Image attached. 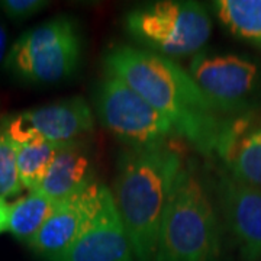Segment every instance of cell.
<instances>
[{"label": "cell", "instance_id": "obj_1", "mask_svg": "<svg viewBox=\"0 0 261 261\" xmlns=\"http://www.w3.org/2000/svg\"><path fill=\"white\" fill-rule=\"evenodd\" d=\"M105 74L121 79L167 118L174 134L203 154L226 157L243 132V121L219 113L180 64L171 58L128 45L103 56Z\"/></svg>", "mask_w": 261, "mask_h": 261}, {"label": "cell", "instance_id": "obj_9", "mask_svg": "<svg viewBox=\"0 0 261 261\" xmlns=\"http://www.w3.org/2000/svg\"><path fill=\"white\" fill-rule=\"evenodd\" d=\"M109 193V187L94 181L86 190L61 202L29 241V248L47 260L65 251L92 226Z\"/></svg>", "mask_w": 261, "mask_h": 261}, {"label": "cell", "instance_id": "obj_16", "mask_svg": "<svg viewBox=\"0 0 261 261\" xmlns=\"http://www.w3.org/2000/svg\"><path fill=\"white\" fill-rule=\"evenodd\" d=\"M58 147L60 145L47 141H31L25 144H16L19 178L23 189L32 192L39 187L56 157Z\"/></svg>", "mask_w": 261, "mask_h": 261}, {"label": "cell", "instance_id": "obj_18", "mask_svg": "<svg viewBox=\"0 0 261 261\" xmlns=\"http://www.w3.org/2000/svg\"><path fill=\"white\" fill-rule=\"evenodd\" d=\"M49 5L45 0H0V9L12 20H27Z\"/></svg>", "mask_w": 261, "mask_h": 261}, {"label": "cell", "instance_id": "obj_3", "mask_svg": "<svg viewBox=\"0 0 261 261\" xmlns=\"http://www.w3.org/2000/svg\"><path fill=\"white\" fill-rule=\"evenodd\" d=\"M221 228L211 193L193 163L183 166L168 199L154 261H219Z\"/></svg>", "mask_w": 261, "mask_h": 261}, {"label": "cell", "instance_id": "obj_20", "mask_svg": "<svg viewBox=\"0 0 261 261\" xmlns=\"http://www.w3.org/2000/svg\"><path fill=\"white\" fill-rule=\"evenodd\" d=\"M8 53V31L0 22V63H5Z\"/></svg>", "mask_w": 261, "mask_h": 261}, {"label": "cell", "instance_id": "obj_10", "mask_svg": "<svg viewBox=\"0 0 261 261\" xmlns=\"http://www.w3.org/2000/svg\"><path fill=\"white\" fill-rule=\"evenodd\" d=\"M216 196L225 225L232 233L243 261L261 260V189L222 174Z\"/></svg>", "mask_w": 261, "mask_h": 261}, {"label": "cell", "instance_id": "obj_2", "mask_svg": "<svg viewBox=\"0 0 261 261\" xmlns=\"http://www.w3.org/2000/svg\"><path fill=\"white\" fill-rule=\"evenodd\" d=\"M183 160L166 145L126 148L116 163L112 196L137 261H154L168 199Z\"/></svg>", "mask_w": 261, "mask_h": 261}, {"label": "cell", "instance_id": "obj_8", "mask_svg": "<svg viewBox=\"0 0 261 261\" xmlns=\"http://www.w3.org/2000/svg\"><path fill=\"white\" fill-rule=\"evenodd\" d=\"M0 125L15 144L47 141L63 145L84 141L93 132L94 119L86 99L73 96L8 116Z\"/></svg>", "mask_w": 261, "mask_h": 261}, {"label": "cell", "instance_id": "obj_17", "mask_svg": "<svg viewBox=\"0 0 261 261\" xmlns=\"http://www.w3.org/2000/svg\"><path fill=\"white\" fill-rule=\"evenodd\" d=\"M19 178L16 144L10 140L6 130L0 125V197L6 199L22 192Z\"/></svg>", "mask_w": 261, "mask_h": 261}, {"label": "cell", "instance_id": "obj_12", "mask_svg": "<svg viewBox=\"0 0 261 261\" xmlns=\"http://www.w3.org/2000/svg\"><path fill=\"white\" fill-rule=\"evenodd\" d=\"M94 181L92 157L84 141L63 144L37 190L56 202H64L90 187Z\"/></svg>", "mask_w": 261, "mask_h": 261}, {"label": "cell", "instance_id": "obj_14", "mask_svg": "<svg viewBox=\"0 0 261 261\" xmlns=\"http://www.w3.org/2000/svg\"><path fill=\"white\" fill-rule=\"evenodd\" d=\"M225 161L233 177L261 189V125L244 129L233 141Z\"/></svg>", "mask_w": 261, "mask_h": 261}, {"label": "cell", "instance_id": "obj_5", "mask_svg": "<svg viewBox=\"0 0 261 261\" xmlns=\"http://www.w3.org/2000/svg\"><path fill=\"white\" fill-rule=\"evenodd\" d=\"M80 53L82 38L74 19L56 16L22 34L3 64L23 82L60 83L74 74Z\"/></svg>", "mask_w": 261, "mask_h": 261}, {"label": "cell", "instance_id": "obj_6", "mask_svg": "<svg viewBox=\"0 0 261 261\" xmlns=\"http://www.w3.org/2000/svg\"><path fill=\"white\" fill-rule=\"evenodd\" d=\"M94 105L105 128L129 148L164 145L174 135L167 118L115 75L105 74L97 84Z\"/></svg>", "mask_w": 261, "mask_h": 261}, {"label": "cell", "instance_id": "obj_13", "mask_svg": "<svg viewBox=\"0 0 261 261\" xmlns=\"http://www.w3.org/2000/svg\"><path fill=\"white\" fill-rule=\"evenodd\" d=\"M58 205L60 202L53 200L38 190L29 192L28 195L10 203L8 231L18 241L28 244L49 219V216L56 212Z\"/></svg>", "mask_w": 261, "mask_h": 261}, {"label": "cell", "instance_id": "obj_19", "mask_svg": "<svg viewBox=\"0 0 261 261\" xmlns=\"http://www.w3.org/2000/svg\"><path fill=\"white\" fill-rule=\"evenodd\" d=\"M10 203L6 202V199L0 197V233L8 231V221H9Z\"/></svg>", "mask_w": 261, "mask_h": 261}, {"label": "cell", "instance_id": "obj_11", "mask_svg": "<svg viewBox=\"0 0 261 261\" xmlns=\"http://www.w3.org/2000/svg\"><path fill=\"white\" fill-rule=\"evenodd\" d=\"M47 261H137L112 190L92 226L65 251Z\"/></svg>", "mask_w": 261, "mask_h": 261}, {"label": "cell", "instance_id": "obj_4", "mask_svg": "<svg viewBox=\"0 0 261 261\" xmlns=\"http://www.w3.org/2000/svg\"><path fill=\"white\" fill-rule=\"evenodd\" d=\"M125 29L135 42L154 54L167 58L196 56L211 38L212 20L202 3L163 0L129 10Z\"/></svg>", "mask_w": 261, "mask_h": 261}, {"label": "cell", "instance_id": "obj_7", "mask_svg": "<svg viewBox=\"0 0 261 261\" xmlns=\"http://www.w3.org/2000/svg\"><path fill=\"white\" fill-rule=\"evenodd\" d=\"M189 74L219 113L244 112L258 90L261 73L251 60L233 54L200 51L189 65Z\"/></svg>", "mask_w": 261, "mask_h": 261}, {"label": "cell", "instance_id": "obj_15", "mask_svg": "<svg viewBox=\"0 0 261 261\" xmlns=\"http://www.w3.org/2000/svg\"><path fill=\"white\" fill-rule=\"evenodd\" d=\"M214 9L231 34L261 47V0H216Z\"/></svg>", "mask_w": 261, "mask_h": 261}]
</instances>
